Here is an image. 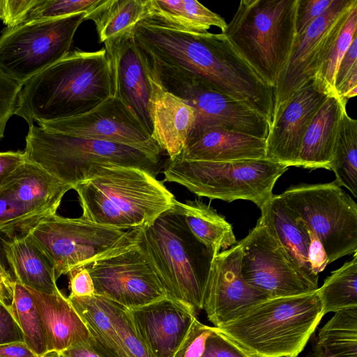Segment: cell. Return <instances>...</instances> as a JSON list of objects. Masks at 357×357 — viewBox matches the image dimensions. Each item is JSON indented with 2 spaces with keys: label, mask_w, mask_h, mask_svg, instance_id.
I'll return each mask as SVG.
<instances>
[{
  "label": "cell",
  "mask_w": 357,
  "mask_h": 357,
  "mask_svg": "<svg viewBox=\"0 0 357 357\" xmlns=\"http://www.w3.org/2000/svg\"><path fill=\"white\" fill-rule=\"evenodd\" d=\"M333 2L334 0H298L296 16V37L302 36Z\"/></svg>",
  "instance_id": "60d3db41"
},
{
  "label": "cell",
  "mask_w": 357,
  "mask_h": 357,
  "mask_svg": "<svg viewBox=\"0 0 357 357\" xmlns=\"http://www.w3.org/2000/svg\"><path fill=\"white\" fill-rule=\"evenodd\" d=\"M95 294L133 309L167 296L155 273L137 248L130 230L128 241L86 266Z\"/></svg>",
  "instance_id": "7c38bea8"
},
{
  "label": "cell",
  "mask_w": 357,
  "mask_h": 357,
  "mask_svg": "<svg viewBox=\"0 0 357 357\" xmlns=\"http://www.w3.org/2000/svg\"><path fill=\"white\" fill-rule=\"evenodd\" d=\"M29 234L53 266L56 279L94 262L124 245L130 237V230L56 213L41 219Z\"/></svg>",
  "instance_id": "8fae6325"
},
{
  "label": "cell",
  "mask_w": 357,
  "mask_h": 357,
  "mask_svg": "<svg viewBox=\"0 0 357 357\" xmlns=\"http://www.w3.org/2000/svg\"><path fill=\"white\" fill-rule=\"evenodd\" d=\"M177 158L213 162L267 158L266 139L224 128H211L187 144Z\"/></svg>",
  "instance_id": "cb8c5ba5"
},
{
  "label": "cell",
  "mask_w": 357,
  "mask_h": 357,
  "mask_svg": "<svg viewBox=\"0 0 357 357\" xmlns=\"http://www.w3.org/2000/svg\"><path fill=\"white\" fill-rule=\"evenodd\" d=\"M11 310L23 333L26 344L43 357L47 353V348L40 316L27 288L16 281Z\"/></svg>",
  "instance_id": "d6a6232c"
},
{
  "label": "cell",
  "mask_w": 357,
  "mask_h": 357,
  "mask_svg": "<svg viewBox=\"0 0 357 357\" xmlns=\"http://www.w3.org/2000/svg\"><path fill=\"white\" fill-rule=\"evenodd\" d=\"M0 357H40L25 342H14L0 345Z\"/></svg>",
  "instance_id": "7dc6e473"
},
{
  "label": "cell",
  "mask_w": 357,
  "mask_h": 357,
  "mask_svg": "<svg viewBox=\"0 0 357 357\" xmlns=\"http://www.w3.org/2000/svg\"><path fill=\"white\" fill-rule=\"evenodd\" d=\"M356 6L357 0H334L324 14L296 38L289 61L273 90L272 123L291 97L312 80Z\"/></svg>",
  "instance_id": "4fadbf2b"
},
{
  "label": "cell",
  "mask_w": 357,
  "mask_h": 357,
  "mask_svg": "<svg viewBox=\"0 0 357 357\" xmlns=\"http://www.w3.org/2000/svg\"><path fill=\"white\" fill-rule=\"evenodd\" d=\"M6 259L16 282L36 291H59L53 266L29 233L2 238Z\"/></svg>",
  "instance_id": "484cf974"
},
{
  "label": "cell",
  "mask_w": 357,
  "mask_h": 357,
  "mask_svg": "<svg viewBox=\"0 0 357 357\" xmlns=\"http://www.w3.org/2000/svg\"><path fill=\"white\" fill-rule=\"evenodd\" d=\"M128 311L152 357H172L197 316L187 305L167 296Z\"/></svg>",
  "instance_id": "ffe728a7"
},
{
  "label": "cell",
  "mask_w": 357,
  "mask_h": 357,
  "mask_svg": "<svg viewBox=\"0 0 357 357\" xmlns=\"http://www.w3.org/2000/svg\"><path fill=\"white\" fill-rule=\"evenodd\" d=\"M347 100L327 96L312 118L305 133L299 155V167L331 170L333 150Z\"/></svg>",
  "instance_id": "d4e9b609"
},
{
  "label": "cell",
  "mask_w": 357,
  "mask_h": 357,
  "mask_svg": "<svg viewBox=\"0 0 357 357\" xmlns=\"http://www.w3.org/2000/svg\"><path fill=\"white\" fill-rule=\"evenodd\" d=\"M288 167L268 158L225 162L169 160L164 181L179 184L199 197L228 202L248 200L259 208L273 195Z\"/></svg>",
  "instance_id": "52a82bcc"
},
{
  "label": "cell",
  "mask_w": 357,
  "mask_h": 357,
  "mask_svg": "<svg viewBox=\"0 0 357 357\" xmlns=\"http://www.w3.org/2000/svg\"><path fill=\"white\" fill-rule=\"evenodd\" d=\"M25 160L40 167L63 184L91 178L100 167L139 168L156 177L162 153L103 139L52 132L33 124L25 137Z\"/></svg>",
  "instance_id": "277c9868"
},
{
  "label": "cell",
  "mask_w": 357,
  "mask_h": 357,
  "mask_svg": "<svg viewBox=\"0 0 357 357\" xmlns=\"http://www.w3.org/2000/svg\"><path fill=\"white\" fill-rule=\"evenodd\" d=\"M26 288L41 318L47 353H61L88 342L91 335L87 326L60 290L46 294Z\"/></svg>",
  "instance_id": "7402d4cb"
},
{
  "label": "cell",
  "mask_w": 357,
  "mask_h": 357,
  "mask_svg": "<svg viewBox=\"0 0 357 357\" xmlns=\"http://www.w3.org/2000/svg\"><path fill=\"white\" fill-rule=\"evenodd\" d=\"M38 2V0H0V20L8 28L22 24Z\"/></svg>",
  "instance_id": "b9f144b4"
},
{
  "label": "cell",
  "mask_w": 357,
  "mask_h": 357,
  "mask_svg": "<svg viewBox=\"0 0 357 357\" xmlns=\"http://www.w3.org/2000/svg\"><path fill=\"white\" fill-rule=\"evenodd\" d=\"M90 335L88 343L100 357H129L124 351L119 350L110 344L95 336Z\"/></svg>",
  "instance_id": "c3c4849f"
},
{
  "label": "cell",
  "mask_w": 357,
  "mask_h": 357,
  "mask_svg": "<svg viewBox=\"0 0 357 357\" xmlns=\"http://www.w3.org/2000/svg\"><path fill=\"white\" fill-rule=\"evenodd\" d=\"M237 243L242 250L243 278L270 298L302 295L317 289L301 276L282 245L259 220Z\"/></svg>",
  "instance_id": "5bb4252c"
},
{
  "label": "cell",
  "mask_w": 357,
  "mask_h": 357,
  "mask_svg": "<svg viewBox=\"0 0 357 357\" xmlns=\"http://www.w3.org/2000/svg\"><path fill=\"white\" fill-rule=\"evenodd\" d=\"M22 341L24 342V335L11 308L0 302V345Z\"/></svg>",
  "instance_id": "7bdbcfd3"
},
{
  "label": "cell",
  "mask_w": 357,
  "mask_h": 357,
  "mask_svg": "<svg viewBox=\"0 0 357 357\" xmlns=\"http://www.w3.org/2000/svg\"><path fill=\"white\" fill-rule=\"evenodd\" d=\"M69 289L71 297H90L95 294L93 279L86 266L76 268L69 273Z\"/></svg>",
  "instance_id": "ee69618b"
},
{
  "label": "cell",
  "mask_w": 357,
  "mask_h": 357,
  "mask_svg": "<svg viewBox=\"0 0 357 357\" xmlns=\"http://www.w3.org/2000/svg\"><path fill=\"white\" fill-rule=\"evenodd\" d=\"M200 357H252L234 341L214 327Z\"/></svg>",
  "instance_id": "ab89813d"
},
{
  "label": "cell",
  "mask_w": 357,
  "mask_h": 357,
  "mask_svg": "<svg viewBox=\"0 0 357 357\" xmlns=\"http://www.w3.org/2000/svg\"><path fill=\"white\" fill-rule=\"evenodd\" d=\"M298 4V0H241L222 32L273 90L296 38Z\"/></svg>",
  "instance_id": "8992f818"
},
{
  "label": "cell",
  "mask_w": 357,
  "mask_h": 357,
  "mask_svg": "<svg viewBox=\"0 0 357 357\" xmlns=\"http://www.w3.org/2000/svg\"><path fill=\"white\" fill-rule=\"evenodd\" d=\"M143 0H100L86 13L84 20H92L100 42L127 30L143 19Z\"/></svg>",
  "instance_id": "f1b7e54d"
},
{
  "label": "cell",
  "mask_w": 357,
  "mask_h": 357,
  "mask_svg": "<svg viewBox=\"0 0 357 357\" xmlns=\"http://www.w3.org/2000/svg\"><path fill=\"white\" fill-rule=\"evenodd\" d=\"M130 234L167 296L187 305L197 315L203 310L215 257L189 229L178 201L153 222L131 229Z\"/></svg>",
  "instance_id": "7a4b0ae2"
},
{
  "label": "cell",
  "mask_w": 357,
  "mask_h": 357,
  "mask_svg": "<svg viewBox=\"0 0 357 357\" xmlns=\"http://www.w3.org/2000/svg\"><path fill=\"white\" fill-rule=\"evenodd\" d=\"M24 161V151H0V188Z\"/></svg>",
  "instance_id": "bcb514c9"
},
{
  "label": "cell",
  "mask_w": 357,
  "mask_h": 357,
  "mask_svg": "<svg viewBox=\"0 0 357 357\" xmlns=\"http://www.w3.org/2000/svg\"><path fill=\"white\" fill-rule=\"evenodd\" d=\"M315 344L336 357H357V308L335 312L319 329Z\"/></svg>",
  "instance_id": "1f68e13d"
},
{
  "label": "cell",
  "mask_w": 357,
  "mask_h": 357,
  "mask_svg": "<svg viewBox=\"0 0 357 357\" xmlns=\"http://www.w3.org/2000/svg\"><path fill=\"white\" fill-rule=\"evenodd\" d=\"M323 316L316 290L268 298L217 328L252 357H297Z\"/></svg>",
  "instance_id": "5b68a950"
},
{
  "label": "cell",
  "mask_w": 357,
  "mask_h": 357,
  "mask_svg": "<svg viewBox=\"0 0 357 357\" xmlns=\"http://www.w3.org/2000/svg\"><path fill=\"white\" fill-rule=\"evenodd\" d=\"M59 354L61 357H100L88 342L70 348Z\"/></svg>",
  "instance_id": "681fc988"
},
{
  "label": "cell",
  "mask_w": 357,
  "mask_h": 357,
  "mask_svg": "<svg viewBox=\"0 0 357 357\" xmlns=\"http://www.w3.org/2000/svg\"><path fill=\"white\" fill-rule=\"evenodd\" d=\"M327 96L311 80L291 97L269 128L266 138L267 158L287 167H299L305 133Z\"/></svg>",
  "instance_id": "d6986e66"
},
{
  "label": "cell",
  "mask_w": 357,
  "mask_h": 357,
  "mask_svg": "<svg viewBox=\"0 0 357 357\" xmlns=\"http://www.w3.org/2000/svg\"><path fill=\"white\" fill-rule=\"evenodd\" d=\"M100 1V0H38L24 23L65 17L82 12L87 13Z\"/></svg>",
  "instance_id": "d590c367"
},
{
  "label": "cell",
  "mask_w": 357,
  "mask_h": 357,
  "mask_svg": "<svg viewBox=\"0 0 357 357\" xmlns=\"http://www.w3.org/2000/svg\"><path fill=\"white\" fill-rule=\"evenodd\" d=\"M213 329L214 327L201 323L195 317L172 357H200Z\"/></svg>",
  "instance_id": "74e56055"
},
{
  "label": "cell",
  "mask_w": 357,
  "mask_h": 357,
  "mask_svg": "<svg viewBox=\"0 0 357 357\" xmlns=\"http://www.w3.org/2000/svg\"><path fill=\"white\" fill-rule=\"evenodd\" d=\"M356 36L357 6L351 10L333 47L312 79L317 89L328 96H338L335 89V75L342 59Z\"/></svg>",
  "instance_id": "836d02e7"
},
{
  "label": "cell",
  "mask_w": 357,
  "mask_h": 357,
  "mask_svg": "<svg viewBox=\"0 0 357 357\" xmlns=\"http://www.w3.org/2000/svg\"><path fill=\"white\" fill-rule=\"evenodd\" d=\"M134 26L107 40L104 48L111 66L113 96L127 107L151 136V85L135 40Z\"/></svg>",
  "instance_id": "e0dca14e"
},
{
  "label": "cell",
  "mask_w": 357,
  "mask_h": 357,
  "mask_svg": "<svg viewBox=\"0 0 357 357\" xmlns=\"http://www.w3.org/2000/svg\"><path fill=\"white\" fill-rule=\"evenodd\" d=\"M43 357H61V356L57 352H48Z\"/></svg>",
  "instance_id": "816d5d0a"
},
{
  "label": "cell",
  "mask_w": 357,
  "mask_h": 357,
  "mask_svg": "<svg viewBox=\"0 0 357 357\" xmlns=\"http://www.w3.org/2000/svg\"><path fill=\"white\" fill-rule=\"evenodd\" d=\"M178 204L190 231L214 257L237 243L231 225L210 205L197 199Z\"/></svg>",
  "instance_id": "83f0119b"
},
{
  "label": "cell",
  "mask_w": 357,
  "mask_h": 357,
  "mask_svg": "<svg viewBox=\"0 0 357 357\" xmlns=\"http://www.w3.org/2000/svg\"><path fill=\"white\" fill-rule=\"evenodd\" d=\"M307 357H336L326 352L315 343Z\"/></svg>",
  "instance_id": "f907efd6"
},
{
  "label": "cell",
  "mask_w": 357,
  "mask_h": 357,
  "mask_svg": "<svg viewBox=\"0 0 357 357\" xmlns=\"http://www.w3.org/2000/svg\"><path fill=\"white\" fill-rule=\"evenodd\" d=\"M279 195L316 235L328 264L357 253V204L334 181L292 185Z\"/></svg>",
  "instance_id": "9c48e42d"
},
{
  "label": "cell",
  "mask_w": 357,
  "mask_h": 357,
  "mask_svg": "<svg viewBox=\"0 0 357 357\" xmlns=\"http://www.w3.org/2000/svg\"><path fill=\"white\" fill-rule=\"evenodd\" d=\"M335 89L344 100L357 95V36L344 54L335 78Z\"/></svg>",
  "instance_id": "8d00e7d4"
},
{
  "label": "cell",
  "mask_w": 357,
  "mask_h": 357,
  "mask_svg": "<svg viewBox=\"0 0 357 357\" xmlns=\"http://www.w3.org/2000/svg\"><path fill=\"white\" fill-rule=\"evenodd\" d=\"M22 86L0 70V141L6 124L15 114L17 100Z\"/></svg>",
  "instance_id": "f35d334b"
},
{
  "label": "cell",
  "mask_w": 357,
  "mask_h": 357,
  "mask_svg": "<svg viewBox=\"0 0 357 357\" xmlns=\"http://www.w3.org/2000/svg\"><path fill=\"white\" fill-rule=\"evenodd\" d=\"M242 250L236 243L213 259L204 307L208 321L220 328L252 306L270 298L241 274Z\"/></svg>",
  "instance_id": "9a60e30c"
},
{
  "label": "cell",
  "mask_w": 357,
  "mask_h": 357,
  "mask_svg": "<svg viewBox=\"0 0 357 357\" xmlns=\"http://www.w3.org/2000/svg\"><path fill=\"white\" fill-rule=\"evenodd\" d=\"M1 302V301H0Z\"/></svg>",
  "instance_id": "f5cc1de1"
},
{
  "label": "cell",
  "mask_w": 357,
  "mask_h": 357,
  "mask_svg": "<svg viewBox=\"0 0 357 357\" xmlns=\"http://www.w3.org/2000/svg\"><path fill=\"white\" fill-rule=\"evenodd\" d=\"M142 20L191 33H206L211 26L224 32L225 20L196 0H145Z\"/></svg>",
  "instance_id": "4316f807"
},
{
  "label": "cell",
  "mask_w": 357,
  "mask_h": 357,
  "mask_svg": "<svg viewBox=\"0 0 357 357\" xmlns=\"http://www.w3.org/2000/svg\"><path fill=\"white\" fill-rule=\"evenodd\" d=\"M260 210L258 220L282 245L301 276L318 289L319 276L310 262V237L304 222L292 213L279 195H273Z\"/></svg>",
  "instance_id": "603a6c76"
},
{
  "label": "cell",
  "mask_w": 357,
  "mask_h": 357,
  "mask_svg": "<svg viewBox=\"0 0 357 357\" xmlns=\"http://www.w3.org/2000/svg\"><path fill=\"white\" fill-rule=\"evenodd\" d=\"M37 124L63 135L116 142L163 152L127 107L114 96L85 114Z\"/></svg>",
  "instance_id": "2e32d148"
},
{
  "label": "cell",
  "mask_w": 357,
  "mask_h": 357,
  "mask_svg": "<svg viewBox=\"0 0 357 357\" xmlns=\"http://www.w3.org/2000/svg\"><path fill=\"white\" fill-rule=\"evenodd\" d=\"M1 189L10 211L29 233L41 219L56 213L63 197L72 188L25 160Z\"/></svg>",
  "instance_id": "ac0fdd59"
},
{
  "label": "cell",
  "mask_w": 357,
  "mask_h": 357,
  "mask_svg": "<svg viewBox=\"0 0 357 357\" xmlns=\"http://www.w3.org/2000/svg\"><path fill=\"white\" fill-rule=\"evenodd\" d=\"M141 58L149 78L195 109L196 120L185 146L207 130L216 128L266 139L269 124L253 108L194 76Z\"/></svg>",
  "instance_id": "ba28073f"
},
{
  "label": "cell",
  "mask_w": 357,
  "mask_h": 357,
  "mask_svg": "<svg viewBox=\"0 0 357 357\" xmlns=\"http://www.w3.org/2000/svg\"><path fill=\"white\" fill-rule=\"evenodd\" d=\"M112 96L105 49L74 50L22 86L15 114L30 126L85 114Z\"/></svg>",
  "instance_id": "6da1fadb"
},
{
  "label": "cell",
  "mask_w": 357,
  "mask_h": 357,
  "mask_svg": "<svg viewBox=\"0 0 357 357\" xmlns=\"http://www.w3.org/2000/svg\"><path fill=\"white\" fill-rule=\"evenodd\" d=\"M73 189L78 195L82 218L123 230L151 224L176 199L154 176L130 167H100Z\"/></svg>",
  "instance_id": "3957f363"
},
{
  "label": "cell",
  "mask_w": 357,
  "mask_h": 357,
  "mask_svg": "<svg viewBox=\"0 0 357 357\" xmlns=\"http://www.w3.org/2000/svg\"><path fill=\"white\" fill-rule=\"evenodd\" d=\"M0 236V301L11 308L15 280L7 263Z\"/></svg>",
  "instance_id": "f6af8a7d"
},
{
  "label": "cell",
  "mask_w": 357,
  "mask_h": 357,
  "mask_svg": "<svg viewBox=\"0 0 357 357\" xmlns=\"http://www.w3.org/2000/svg\"><path fill=\"white\" fill-rule=\"evenodd\" d=\"M86 12L5 28L0 35V70L23 86L70 51Z\"/></svg>",
  "instance_id": "30bf717a"
},
{
  "label": "cell",
  "mask_w": 357,
  "mask_h": 357,
  "mask_svg": "<svg viewBox=\"0 0 357 357\" xmlns=\"http://www.w3.org/2000/svg\"><path fill=\"white\" fill-rule=\"evenodd\" d=\"M152 139L174 160L182 153L196 120L195 109L149 78Z\"/></svg>",
  "instance_id": "44dd1931"
},
{
  "label": "cell",
  "mask_w": 357,
  "mask_h": 357,
  "mask_svg": "<svg viewBox=\"0 0 357 357\" xmlns=\"http://www.w3.org/2000/svg\"><path fill=\"white\" fill-rule=\"evenodd\" d=\"M331 170L334 182L357 197V121L344 110L335 139Z\"/></svg>",
  "instance_id": "f546056e"
},
{
  "label": "cell",
  "mask_w": 357,
  "mask_h": 357,
  "mask_svg": "<svg viewBox=\"0 0 357 357\" xmlns=\"http://www.w3.org/2000/svg\"><path fill=\"white\" fill-rule=\"evenodd\" d=\"M95 296L98 303L108 316L128 356L152 357L138 336L128 309L108 298Z\"/></svg>",
  "instance_id": "e575fe53"
},
{
  "label": "cell",
  "mask_w": 357,
  "mask_h": 357,
  "mask_svg": "<svg viewBox=\"0 0 357 357\" xmlns=\"http://www.w3.org/2000/svg\"><path fill=\"white\" fill-rule=\"evenodd\" d=\"M317 291L324 316L331 312L357 308V253L333 271Z\"/></svg>",
  "instance_id": "4dcf8cb0"
}]
</instances>
